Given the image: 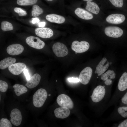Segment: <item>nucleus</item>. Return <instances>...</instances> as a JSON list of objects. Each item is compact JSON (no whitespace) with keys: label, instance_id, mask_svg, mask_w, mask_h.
Segmentation results:
<instances>
[{"label":"nucleus","instance_id":"25","mask_svg":"<svg viewBox=\"0 0 127 127\" xmlns=\"http://www.w3.org/2000/svg\"><path fill=\"white\" fill-rule=\"evenodd\" d=\"M1 28L4 31H8L12 30L13 27L11 23L6 21H3L1 23Z\"/></svg>","mask_w":127,"mask_h":127},{"label":"nucleus","instance_id":"39","mask_svg":"<svg viewBox=\"0 0 127 127\" xmlns=\"http://www.w3.org/2000/svg\"><path fill=\"white\" fill-rule=\"evenodd\" d=\"M84 1H91L93 0H83Z\"/></svg>","mask_w":127,"mask_h":127},{"label":"nucleus","instance_id":"38","mask_svg":"<svg viewBox=\"0 0 127 127\" xmlns=\"http://www.w3.org/2000/svg\"><path fill=\"white\" fill-rule=\"evenodd\" d=\"M46 24L45 22H42L39 23L38 26L39 27H44L46 25Z\"/></svg>","mask_w":127,"mask_h":127},{"label":"nucleus","instance_id":"42","mask_svg":"<svg viewBox=\"0 0 127 127\" xmlns=\"http://www.w3.org/2000/svg\"><path fill=\"white\" fill-rule=\"evenodd\" d=\"M50 95H50V94H49L48 95V96H50Z\"/></svg>","mask_w":127,"mask_h":127},{"label":"nucleus","instance_id":"1","mask_svg":"<svg viewBox=\"0 0 127 127\" xmlns=\"http://www.w3.org/2000/svg\"><path fill=\"white\" fill-rule=\"evenodd\" d=\"M48 96V94L45 89L41 88L35 93L33 96V105L37 107H40L44 104Z\"/></svg>","mask_w":127,"mask_h":127},{"label":"nucleus","instance_id":"28","mask_svg":"<svg viewBox=\"0 0 127 127\" xmlns=\"http://www.w3.org/2000/svg\"><path fill=\"white\" fill-rule=\"evenodd\" d=\"M118 111L119 114L123 117H127V107H120L118 108Z\"/></svg>","mask_w":127,"mask_h":127},{"label":"nucleus","instance_id":"36","mask_svg":"<svg viewBox=\"0 0 127 127\" xmlns=\"http://www.w3.org/2000/svg\"><path fill=\"white\" fill-rule=\"evenodd\" d=\"M112 81L111 79H108L105 81L104 83L106 85H109L112 83Z\"/></svg>","mask_w":127,"mask_h":127},{"label":"nucleus","instance_id":"23","mask_svg":"<svg viewBox=\"0 0 127 127\" xmlns=\"http://www.w3.org/2000/svg\"><path fill=\"white\" fill-rule=\"evenodd\" d=\"M116 74L113 70H108L105 73L101 75V79L103 81H105L109 79H114L115 77Z\"/></svg>","mask_w":127,"mask_h":127},{"label":"nucleus","instance_id":"10","mask_svg":"<svg viewBox=\"0 0 127 127\" xmlns=\"http://www.w3.org/2000/svg\"><path fill=\"white\" fill-rule=\"evenodd\" d=\"M35 32L37 36L44 38H50L53 34L52 30L48 28H36L35 30Z\"/></svg>","mask_w":127,"mask_h":127},{"label":"nucleus","instance_id":"20","mask_svg":"<svg viewBox=\"0 0 127 127\" xmlns=\"http://www.w3.org/2000/svg\"><path fill=\"white\" fill-rule=\"evenodd\" d=\"M85 8L87 10L95 14H98L100 11L98 5L91 1L87 2Z\"/></svg>","mask_w":127,"mask_h":127},{"label":"nucleus","instance_id":"6","mask_svg":"<svg viewBox=\"0 0 127 127\" xmlns=\"http://www.w3.org/2000/svg\"><path fill=\"white\" fill-rule=\"evenodd\" d=\"M104 87L102 86H98L93 90L91 97L92 101L95 103L100 101L104 98L105 93Z\"/></svg>","mask_w":127,"mask_h":127},{"label":"nucleus","instance_id":"41","mask_svg":"<svg viewBox=\"0 0 127 127\" xmlns=\"http://www.w3.org/2000/svg\"><path fill=\"white\" fill-rule=\"evenodd\" d=\"M109 64L111 65L112 64V63L111 62H110L109 63Z\"/></svg>","mask_w":127,"mask_h":127},{"label":"nucleus","instance_id":"17","mask_svg":"<svg viewBox=\"0 0 127 127\" xmlns=\"http://www.w3.org/2000/svg\"><path fill=\"white\" fill-rule=\"evenodd\" d=\"M76 15L80 18L85 20L92 19L93 15L89 12L81 8H78L75 11Z\"/></svg>","mask_w":127,"mask_h":127},{"label":"nucleus","instance_id":"2","mask_svg":"<svg viewBox=\"0 0 127 127\" xmlns=\"http://www.w3.org/2000/svg\"><path fill=\"white\" fill-rule=\"evenodd\" d=\"M52 49L55 55L59 57L65 56L68 53L66 46L60 42H56L52 46Z\"/></svg>","mask_w":127,"mask_h":127},{"label":"nucleus","instance_id":"27","mask_svg":"<svg viewBox=\"0 0 127 127\" xmlns=\"http://www.w3.org/2000/svg\"><path fill=\"white\" fill-rule=\"evenodd\" d=\"M12 125L10 121L6 118H3L0 120V127H12Z\"/></svg>","mask_w":127,"mask_h":127},{"label":"nucleus","instance_id":"11","mask_svg":"<svg viewBox=\"0 0 127 127\" xmlns=\"http://www.w3.org/2000/svg\"><path fill=\"white\" fill-rule=\"evenodd\" d=\"M26 66L24 64L18 62L13 64L8 67L9 71L14 75L20 74L26 69Z\"/></svg>","mask_w":127,"mask_h":127},{"label":"nucleus","instance_id":"30","mask_svg":"<svg viewBox=\"0 0 127 127\" xmlns=\"http://www.w3.org/2000/svg\"><path fill=\"white\" fill-rule=\"evenodd\" d=\"M8 87V85L6 82L0 80V91L2 92H5L7 90Z\"/></svg>","mask_w":127,"mask_h":127},{"label":"nucleus","instance_id":"32","mask_svg":"<svg viewBox=\"0 0 127 127\" xmlns=\"http://www.w3.org/2000/svg\"><path fill=\"white\" fill-rule=\"evenodd\" d=\"M67 80L69 82L71 83H78L80 81L79 79L73 77L69 78L67 79Z\"/></svg>","mask_w":127,"mask_h":127},{"label":"nucleus","instance_id":"22","mask_svg":"<svg viewBox=\"0 0 127 127\" xmlns=\"http://www.w3.org/2000/svg\"><path fill=\"white\" fill-rule=\"evenodd\" d=\"M13 87L16 95L18 96L26 93L28 91L27 88L23 85L16 84L13 85Z\"/></svg>","mask_w":127,"mask_h":127},{"label":"nucleus","instance_id":"8","mask_svg":"<svg viewBox=\"0 0 127 127\" xmlns=\"http://www.w3.org/2000/svg\"><path fill=\"white\" fill-rule=\"evenodd\" d=\"M92 72V70L89 67H87L83 70L79 76L80 82L84 85L87 84L91 79Z\"/></svg>","mask_w":127,"mask_h":127},{"label":"nucleus","instance_id":"35","mask_svg":"<svg viewBox=\"0 0 127 127\" xmlns=\"http://www.w3.org/2000/svg\"><path fill=\"white\" fill-rule=\"evenodd\" d=\"M24 72L27 80H28L30 77L28 70L25 69L24 71Z\"/></svg>","mask_w":127,"mask_h":127},{"label":"nucleus","instance_id":"24","mask_svg":"<svg viewBox=\"0 0 127 127\" xmlns=\"http://www.w3.org/2000/svg\"><path fill=\"white\" fill-rule=\"evenodd\" d=\"M43 12V9L38 5L36 4H34L33 5L31 12L32 16L36 17L39 16Z\"/></svg>","mask_w":127,"mask_h":127},{"label":"nucleus","instance_id":"3","mask_svg":"<svg viewBox=\"0 0 127 127\" xmlns=\"http://www.w3.org/2000/svg\"><path fill=\"white\" fill-rule=\"evenodd\" d=\"M56 101L60 107H67L71 109L73 107V101L69 96L65 94H62L58 95Z\"/></svg>","mask_w":127,"mask_h":127},{"label":"nucleus","instance_id":"5","mask_svg":"<svg viewBox=\"0 0 127 127\" xmlns=\"http://www.w3.org/2000/svg\"><path fill=\"white\" fill-rule=\"evenodd\" d=\"M26 42L30 46L38 49H42L45 45L44 43L39 38L33 36L27 37L26 39Z\"/></svg>","mask_w":127,"mask_h":127},{"label":"nucleus","instance_id":"19","mask_svg":"<svg viewBox=\"0 0 127 127\" xmlns=\"http://www.w3.org/2000/svg\"><path fill=\"white\" fill-rule=\"evenodd\" d=\"M118 87L121 91H123L127 88V73H124L121 76L119 81Z\"/></svg>","mask_w":127,"mask_h":127},{"label":"nucleus","instance_id":"15","mask_svg":"<svg viewBox=\"0 0 127 127\" xmlns=\"http://www.w3.org/2000/svg\"><path fill=\"white\" fill-rule=\"evenodd\" d=\"M55 115L57 118L64 119L69 115L70 111L69 109L65 107H61L56 109L54 111Z\"/></svg>","mask_w":127,"mask_h":127},{"label":"nucleus","instance_id":"14","mask_svg":"<svg viewBox=\"0 0 127 127\" xmlns=\"http://www.w3.org/2000/svg\"><path fill=\"white\" fill-rule=\"evenodd\" d=\"M109 65V63L106 58H103L96 67L95 73L97 74L98 76H100L107 70Z\"/></svg>","mask_w":127,"mask_h":127},{"label":"nucleus","instance_id":"33","mask_svg":"<svg viewBox=\"0 0 127 127\" xmlns=\"http://www.w3.org/2000/svg\"><path fill=\"white\" fill-rule=\"evenodd\" d=\"M118 127H127V119H126L120 124Z\"/></svg>","mask_w":127,"mask_h":127},{"label":"nucleus","instance_id":"13","mask_svg":"<svg viewBox=\"0 0 127 127\" xmlns=\"http://www.w3.org/2000/svg\"><path fill=\"white\" fill-rule=\"evenodd\" d=\"M125 17L122 14H115L110 15L106 18V21L110 23L113 24H119L123 22Z\"/></svg>","mask_w":127,"mask_h":127},{"label":"nucleus","instance_id":"37","mask_svg":"<svg viewBox=\"0 0 127 127\" xmlns=\"http://www.w3.org/2000/svg\"><path fill=\"white\" fill-rule=\"evenodd\" d=\"M40 21V20L39 18L37 17H35L32 18V24H34L36 23H39Z\"/></svg>","mask_w":127,"mask_h":127},{"label":"nucleus","instance_id":"21","mask_svg":"<svg viewBox=\"0 0 127 127\" xmlns=\"http://www.w3.org/2000/svg\"><path fill=\"white\" fill-rule=\"evenodd\" d=\"M16 61V59L14 58L8 57L1 60L0 62V68L4 69L14 63Z\"/></svg>","mask_w":127,"mask_h":127},{"label":"nucleus","instance_id":"26","mask_svg":"<svg viewBox=\"0 0 127 127\" xmlns=\"http://www.w3.org/2000/svg\"><path fill=\"white\" fill-rule=\"evenodd\" d=\"M37 0H17V4L20 6L30 5L35 4Z\"/></svg>","mask_w":127,"mask_h":127},{"label":"nucleus","instance_id":"40","mask_svg":"<svg viewBox=\"0 0 127 127\" xmlns=\"http://www.w3.org/2000/svg\"><path fill=\"white\" fill-rule=\"evenodd\" d=\"M47 1H53V0H46Z\"/></svg>","mask_w":127,"mask_h":127},{"label":"nucleus","instance_id":"12","mask_svg":"<svg viewBox=\"0 0 127 127\" xmlns=\"http://www.w3.org/2000/svg\"><path fill=\"white\" fill-rule=\"evenodd\" d=\"M24 48L19 44H14L9 45L7 48L6 51L9 55L16 56L21 54L23 51Z\"/></svg>","mask_w":127,"mask_h":127},{"label":"nucleus","instance_id":"34","mask_svg":"<svg viewBox=\"0 0 127 127\" xmlns=\"http://www.w3.org/2000/svg\"><path fill=\"white\" fill-rule=\"evenodd\" d=\"M121 101L124 104H127V92L121 99Z\"/></svg>","mask_w":127,"mask_h":127},{"label":"nucleus","instance_id":"4","mask_svg":"<svg viewBox=\"0 0 127 127\" xmlns=\"http://www.w3.org/2000/svg\"><path fill=\"white\" fill-rule=\"evenodd\" d=\"M89 47L88 43L84 41L80 42L77 40L74 41L72 43L71 46L72 50L78 53H81L86 51Z\"/></svg>","mask_w":127,"mask_h":127},{"label":"nucleus","instance_id":"9","mask_svg":"<svg viewBox=\"0 0 127 127\" xmlns=\"http://www.w3.org/2000/svg\"><path fill=\"white\" fill-rule=\"evenodd\" d=\"M10 116L11 121L15 126H18L21 123L22 116L20 111L17 108H14L11 111Z\"/></svg>","mask_w":127,"mask_h":127},{"label":"nucleus","instance_id":"7","mask_svg":"<svg viewBox=\"0 0 127 127\" xmlns=\"http://www.w3.org/2000/svg\"><path fill=\"white\" fill-rule=\"evenodd\" d=\"M104 32L108 36L114 38L121 37L123 34V30L120 28L114 26H109L105 29Z\"/></svg>","mask_w":127,"mask_h":127},{"label":"nucleus","instance_id":"16","mask_svg":"<svg viewBox=\"0 0 127 127\" xmlns=\"http://www.w3.org/2000/svg\"><path fill=\"white\" fill-rule=\"evenodd\" d=\"M41 77L38 73L33 75L29 79L27 80L25 85L29 88H32L36 86L39 84L41 79Z\"/></svg>","mask_w":127,"mask_h":127},{"label":"nucleus","instance_id":"31","mask_svg":"<svg viewBox=\"0 0 127 127\" xmlns=\"http://www.w3.org/2000/svg\"><path fill=\"white\" fill-rule=\"evenodd\" d=\"M14 11L17 13L20 16H24L27 15L26 12L20 8H15L14 9Z\"/></svg>","mask_w":127,"mask_h":127},{"label":"nucleus","instance_id":"18","mask_svg":"<svg viewBox=\"0 0 127 127\" xmlns=\"http://www.w3.org/2000/svg\"><path fill=\"white\" fill-rule=\"evenodd\" d=\"M46 19L49 21L61 24L64 23L65 21V18L63 16L55 14H50L46 16Z\"/></svg>","mask_w":127,"mask_h":127},{"label":"nucleus","instance_id":"29","mask_svg":"<svg viewBox=\"0 0 127 127\" xmlns=\"http://www.w3.org/2000/svg\"><path fill=\"white\" fill-rule=\"evenodd\" d=\"M112 4L115 7H121L123 5V0H109Z\"/></svg>","mask_w":127,"mask_h":127}]
</instances>
